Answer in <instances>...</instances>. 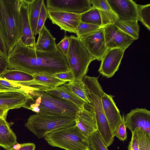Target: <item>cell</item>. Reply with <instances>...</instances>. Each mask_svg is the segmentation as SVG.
Wrapping results in <instances>:
<instances>
[{"mask_svg": "<svg viewBox=\"0 0 150 150\" xmlns=\"http://www.w3.org/2000/svg\"><path fill=\"white\" fill-rule=\"evenodd\" d=\"M128 150H139L136 130L132 133V137L128 146Z\"/></svg>", "mask_w": 150, "mask_h": 150, "instance_id": "cell-40", "label": "cell"}, {"mask_svg": "<svg viewBox=\"0 0 150 150\" xmlns=\"http://www.w3.org/2000/svg\"><path fill=\"white\" fill-rule=\"evenodd\" d=\"M81 22L96 25L102 27L100 15L98 10L96 8L92 7L88 11L81 14Z\"/></svg>", "mask_w": 150, "mask_h": 150, "instance_id": "cell-27", "label": "cell"}, {"mask_svg": "<svg viewBox=\"0 0 150 150\" xmlns=\"http://www.w3.org/2000/svg\"><path fill=\"white\" fill-rule=\"evenodd\" d=\"M38 34L35 45L36 50L41 52H49L57 51L58 48L55 42L56 39L53 36L45 25Z\"/></svg>", "mask_w": 150, "mask_h": 150, "instance_id": "cell-21", "label": "cell"}, {"mask_svg": "<svg viewBox=\"0 0 150 150\" xmlns=\"http://www.w3.org/2000/svg\"><path fill=\"white\" fill-rule=\"evenodd\" d=\"M35 144L32 143H24L14 145L12 147L5 150H35Z\"/></svg>", "mask_w": 150, "mask_h": 150, "instance_id": "cell-39", "label": "cell"}, {"mask_svg": "<svg viewBox=\"0 0 150 150\" xmlns=\"http://www.w3.org/2000/svg\"><path fill=\"white\" fill-rule=\"evenodd\" d=\"M92 7L98 10H109L111 9L107 0H90Z\"/></svg>", "mask_w": 150, "mask_h": 150, "instance_id": "cell-38", "label": "cell"}, {"mask_svg": "<svg viewBox=\"0 0 150 150\" xmlns=\"http://www.w3.org/2000/svg\"><path fill=\"white\" fill-rule=\"evenodd\" d=\"M113 96L105 93L101 97L104 113L114 137L122 120L120 111L113 99Z\"/></svg>", "mask_w": 150, "mask_h": 150, "instance_id": "cell-18", "label": "cell"}, {"mask_svg": "<svg viewBox=\"0 0 150 150\" xmlns=\"http://www.w3.org/2000/svg\"><path fill=\"white\" fill-rule=\"evenodd\" d=\"M102 28L101 26L81 22L78 25L76 34L79 38L83 35L91 33Z\"/></svg>", "mask_w": 150, "mask_h": 150, "instance_id": "cell-33", "label": "cell"}, {"mask_svg": "<svg viewBox=\"0 0 150 150\" xmlns=\"http://www.w3.org/2000/svg\"><path fill=\"white\" fill-rule=\"evenodd\" d=\"M70 43V36L65 35L63 38L57 44L58 47L65 56L68 52Z\"/></svg>", "mask_w": 150, "mask_h": 150, "instance_id": "cell-36", "label": "cell"}, {"mask_svg": "<svg viewBox=\"0 0 150 150\" xmlns=\"http://www.w3.org/2000/svg\"><path fill=\"white\" fill-rule=\"evenodd\" d=\"M78 38L95 59L101 61L108 50L105 44L103 28Z\"/></svg>", "mask_w": 150, "mask_h": 150, "instance_id": "cell-8", "label": "cell"}, {"mask_svg": "<svg viewBox=\"0 0 150 150\" xmlns=\"http://www.w3.org/2000/svg\"><path fill=\"white\" fill-rule=\"evenodd\" d=\"M48 17V11L44 1L42 5L38 21L36 33V35L38 34L41 31L45 25V23L46 20Z\"/></svg>", "mask_w": 150, "mask_h": 150, "instance_id": "cell-34", "label": "cell"}, {"mask_svg": "<svg viewBox=\"0 0 150 150\" xmlns=\"http://www.w3.org/2000/svg\"><path fill=\"white\" fill-rule=\"evenodd\" d=\"M33 100L28 94L19 91L0 92V108L11 109L25 108Z\"/></svg>", "mask_w": 150, "mask_h": 150, "instance_id": "cell-16", "label": "cell"}, {"mask_svg": "<svg viewBox=\"0 0 150 150\" xmlns=\"http://www.w3.org/2000/svg\"><path fill=\"white\" fill-rule=\"evenodd\" d=\"M123 114L122 117L121 122L117 129L115 137H117L120 141H124L127 138V128L125 125Z\"/></svg>", "mask_w": 150, "mask_h": 150, "instance_id": "cell-35", "label": "cell"}, {"mask_svg": "<svg viewBox=\"0 0 150 150\" xmlns=\"http://www.w3.org/2000/svg\"><path fill=\"white\" fill-rule=\"evenodd\" d=\"M135 40L139 37V26L137 21L117 20L114 24Z\"/></svg>", "mask_w": 150, "mask_h": 150, "instance_id": "cell-24", "label": "cell"}, {"mask_svg": "<svg viewBox=\"0 0 150 150\" xmlns=\"http://www.w3.org/2000/svg\"><path fill=\"white\" fill-rule=\"evenodd\" d=\"M17 144L16 136L6 119L0 117V146L6 149Z\"/></svg>", "mask_w": 150, "mask_h": 150, "instance_id": "cell-22", "label": "cell"}, {"mask_svg": "<svg viewBox=\"0 0 150 150\" xmlns=\"http://www.w3.org/2000/svg\"><path fill=\"white\" fill-rule=\"evenodd\" d=\"M137 20L150 30V4L137 5Z\"/></svg>", "mask_w": 150, "mask_h": 150, "instance_id": "cell-29", "label": "cell"}, {"mask_svg": "<svg viewBox=\"0 0 150 150\" xmlns=\"http://www.w3.org/2000/svg\"><path fill=\"white\" fill-rule=\"evenodd\" d=\"M137 131L139 150H150V135L142 129L137 128Z\"/></svg>", "mask_w": 150, "mask_h": 150, "instance_id": "cell-32", "label": "cell"}, {"mask_svg": "<svg viewBox=\"0 0 150 150\" xmlns=\"http://www.w3.org/2000/svg\"><path fill=\"white\" fill-rule=\"evenodd\" d=\"M75 125V119L38 113L31 115L25 125L41 139L54 131Z\"/></svg>", "mask_w": 150, "mask_h": 150, "instance_id": "cell-6", "label": "cell"}, {"mask_svg": "<svg viewBox=\"0 0 150 150\" xmlns=\"http://www.w3.org/2000/svg\"><path fill=\"white\" fill-rule=\"evenodd\" d=\"M7 109L0 108V117L6 118V116L8 111Z\"/></svg>", "mask_w": 150, "mask_h": 150, "instance_id": "cell-43", "label": "cell"}, {"mask_svg": "<svg viewBox=\"0 0 150 150\" xmlns=\"http://www.w3.org/2000/svg\"><path fill=\"white\" fill-rule=\"evenodd\" d=\"M33 98L31 101L40 109L39 113L75 119L80 109L75 105L56 98L41 90L31 91L28 94Z\"/></svg>", "mask_w": 150, "mask_h": 150, "instance_id": "cell-4", "label": "cell"}, {"mask_svg": "<svg viewBox=\"0 0 150 150\" xmlns=\"http://www.w3.org/2000/svg\"><path fill=\"white\" fill-rule=\"evenodd\" d=\"M70 45L66 56L74 80H82L90 63L95 59L77 37L70 36Z\"/></svg>", "mask_w": 150, "mask_h": 150, "instance_id": "cell-7", "label": "cell"}, {"mask_svg": "<svg viewBox=\"0 0 150 150\" xmlns=\"http://www.w3.org/2000/svg\"><path fill=\"white\" fill-rule=\"evenodd\" d=\"M126 49L122 48L108 49L101 60L99 72L107 78L113 76L118 70Z\"/></svg>", "mask_w": 150, "mask_h": 150, "instance_id": "cell-11", "label": "cell"}, {"mask_svg": "<svg viewBox=\"0 0 150 150\" xmlns=\"http://www.w3.org/2000/svg\"><path fill=\"white\" fill-rule=\"evenodd\" d=\"M0 55L7 59L8 52L4 40L0 29Z\"/></svg>", "mask_w": 150, "mask_h": 150, "instance_id": "cell-41", "label": "cell"}, {"mask_svg": "<svg viewBox=\"0 0 150 150\" xmlns=\"http://www.w3.org/2000/svg\"><path fill=\"white\" fill-rule=\"evenodd\" d=\"M6 91H19L28 94L30 90L28 87L0 78V92Z\"/></svg>", "mask_w": 150, "mask_h": 150, "instance_id": "cell-28", "label": "cell"}, {"mask_svg": "<svg viewBox=\"0 0 150 150\" xmlns=\"http://www.w3.org/2000/svg\"><path fill=\"white\" fill-rule=\"evenodd\" d=\"M0 29L8 54L21 38L19 0H0Z\"/></svg>", "mask_w": 150, "mask_h": 150, "instance_id": "cell-3", "label": "cell"}, {"mask_svg": "<svg viewBox=\"0 0 150 150\" xmlns=\"http://www.w3.org/2000/svg\"><path fill=\"white\" fill-rule=\"evenodd\" d=\"M126 128L132 133L140 128L150 135V111L146 108H137L131 110L124 116Z\"/></svg>", "mask_w": 150, "mask_h": 150, "instance_id": "cell-12", "label": "cell"}, {"mask_svg": "<svg viewBox=\"0 0 150 150\" xmlns=\"http://www.w3.org/2000/svg\"><path fill=\"white\" fill-rule=\"evenodd\" d=\"M41 91L56 98L70 102L76 105L80 110L84 108L85 105L86 104L63 85Z\"/></svg>", "mask_w": 150, "mask_h": 150, "instance_id": "cell-20", "label": "cell"}, {"mask_svg": "<svg viewBox=\"0 0 150 150\" xmlns=\"http://www.w3.org/2000/svg\"><path fill=\"white\" fill-rule=\"evenodd\" d=\"M44 139L51 146L65 150H91L88 138L75 125L54 131Z\"/></svg>", "mask_w": 150, "mask_h": 150, "instance_id": "cell-5", "label": "cell"}, {"mask_svg": "<svg viewBox=\"0 0 150 150\" xmlns=\"http://www.w3.org/2000/svg\"><path fill=\"white\" fill-rule=\"evenodd\" d=\"M30 0H19L21 38V41L25 45L35 48L36 42L31 29L29 17Z\"/></svg>", "mask_w": 150, "mask_h": 150, "instance_id": "cell-17", "label": "cell"}, {"mask_svg": "<svg viewBox=\"0 0 150 150\" xmlns=\"http://www.w3.org/2000/svg\"><path fill=\"white\" fill-rule=\"evenodd\" d=\"M49 11H61L81 14L92 8L90 0H47Z\"/></svg>", "mask_w": 150, "mask_h": 150, "instance_id": "cell-9", "label": "cell"}, {"mask_svg": "<svg viewBox=\"0 0 150 150\" xmlns=\"http://www.w3.org/2000/svg\"><path fill=\"white\" fill-rule=\"evenodd\" d=\"M43 0H30L29 17L32 33L35 37L37 23Z\"/></svg>", "mask_w": 150, "mask_h": 150, "instance_id": "cell-23", "label": "cell"}, {"mask_svg": "<svg viewBox=\"0 0 150 150\" xmlns=\"http://www.w3.org/2000/svg\"><path fill=\"white\" fill-rule=\"evenodd\" d=\"M98 10L101 17L103 28L109 25L114 24L118 20L117 16L112 9Z\"/></svg>", "mask_w": 150, "mask_h": 150, "instance_id": "cell-31", "label": "cell"}, {"mask_svg": "<svg viewBox=\"0 0 150 150\" xmlns=\"http://www.w3.org/2000/svg\"><path fill=\"white\" fill-rule=\"evenodd\" d=\"M111 9L121 21H138L137 4L132 0H107Z\"/></svg>", "mask_w": 150, "mask_h": 150, "instance_id": "cell-14", "label": "cell"}, {"mask_svg": "<svg viewBox=\"0 0 150 150\" xmlns=\"http://www.w3.org/2000/svg\"><path fill=\"white\" fill-rule=\"evenodd\" d=\"M48 18L53 24L58 25L61 30L76 34L81 22V14L61 11H48Z\"/></svg>", "mask_w": 150, "mask_h": 150, "instance_id": "cell-13", "label": "cell"}, {"mask_svg": "<svg viewBox=\"0 0 150 150\" xmlns=\"http://www.w3.org/2000/svg\"><path fill=\"white\" fill-rule=\"evenodd\" d=\"M103 28L105 44L108 49H126L135 40L114 24L107 25Z\"/></svg>", "mask_w": 150, "mask_h": 150, "instance_id": "cell-10", "label": "cell"}, {"mask_svg": "<svg viewBox=\"0 0 150 150\" xmlns=\"http://www.w3.org/2000/svg\"><path fill=\"white\" fill-rule=\"evenodd\" d=\"M75 126L87 138L98 131L95 116L93 111L86 108L80 110L75 117Z\"/></svg>", "mask_w": 150, "mask_h": 150, "instance_id": "cell-19", "label": "cell"}, {"mask_svg": "<svg viewBox=\"0 0 150 150\" xmlns=\"http://www.w3.org/2000/svg\"><path fill=\"white\" fill-rule=\"evenodd\" d=\"M0 78L12 82H25L32 80V75L25 72L16 70L8 69Z\"/></svg>", "mask_w": 150, "mask_h": 150, "instance_id": "cell-26", "label": "cell"}, {"mask_svg": "<svg viewBox=\"0 0 150 150\" xmlns=\"http://www.w3.org/2000/svg\"><path fill=\"white\" fill-rule=\"evenodd\" d=\"M53 75L58 79L66 82H71L74 79L73 74L70 70L57 73Z\"/></svg>", "mask_w": 150, "mask_h": 150, "instance_id": "cell-37", "label": "cell"}, {"mask_svg": "<svg viewBox=\"0 0 150 150\" xmlns=\"http://www.w3.org/2000/svg\"><path fill=\"white\" fill-rule=\"evenodd\" d=\"M63 85L86 104L89 101L86 95L84 84L82 80H74Z\"/></svg>", "mask_w": 150, "mask_h": 150, "instance_id": "cell-25", "label": "cell"}, {"mask_svg": "<svg viewBox=\"0 0 150 150\" xmlns=\"http://www.w3.org/2000/svg\"><path fill=\"white\" fill-rule=\"evenodd\" d=\"M58 48L56 52H41L24 45L20 41L8 54V69L32 75L38 73L53 75L70 70L66 56Z\"/></svg>", "mask_w": 150, "mask_h": 150, "instance_id": "cell-1", "label": "cell"}, {"mask_svg": "<svg viewBox=\"0 0 150 150\" xmlns=\"http://www.w3.org/2000/svg\"><path fill=\"white\" fill-rule=\"evenodd\" d=\"M33 80L25 82H12L28 87L31 91L43 90L56 88L67 82L56 78L53 75L38 73L33 75Z\"/></svg>", "mask_w": 150, "mask_h": 150, "instance_id": "cell-15", "label": "cell"}, {"mask_svg": "<svg viewBox=\"0 0 150 150\" xmlns=\"http://www.w3.org/2000/svg\"><path fill=\"white\" fill-rule=\"evenodd\" d=\"M8 63L6 59L0 55V77L8 69Z\"/></svg>", "mask_w": 150, "mask_h": 150, "instance_id": "cell-42", "label": "cell"}, {"mask_svg": "<svg viewBox=\"0 0 150 150\" xmlns=\"http://www.w3.org/2000/svg\"><path fill=\"white\" fill-rule=\"evenodd\" d=\"M98 77L85 75L83 79L90 109L94 112L97 130L107 146L111 145L114 136L105 115L101 97L105 93L98 80Z\"/></svg>", "mask_w": 150, "mask_h": 150, "instance_id": "cell-2", "label": "cell"}, {"mask_svg": "<svg viewBox=\"0 0 150 150\" xmlns=\"http://www.w3.org/2000/svg\"><path fill=\"white\" fill-rule=\"evenodd\" d=\"M88 139L91 150H108L98 131L92 134Z\"/></svg>", "mask_w": 150, "mask_h": 150, "instance_id": "cell-30", "label": "cell"}]
</instances>
